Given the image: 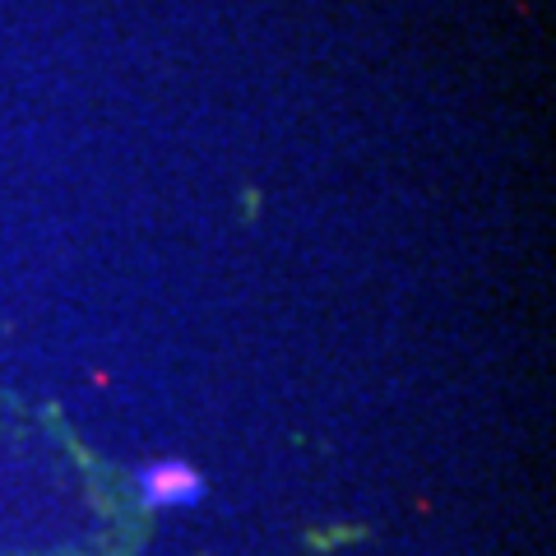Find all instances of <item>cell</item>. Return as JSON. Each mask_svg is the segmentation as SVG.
Here are the masks:
<instances>
[{"label":"cell","instance_id":"1","mask_svg":"<svg viewBox=\"0 0 556 556\" xmlns=\"http://www.w3.org/2000/svg\"><path fill=\"white\" fill-rule=\"evenodd\" d=\"M135 482H139V496H144L149 510H186L204 496V478L190 464H177V459L144 464Z\"/></svg>","mask_w":556,"mask_h":556}]
</instances>
